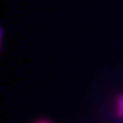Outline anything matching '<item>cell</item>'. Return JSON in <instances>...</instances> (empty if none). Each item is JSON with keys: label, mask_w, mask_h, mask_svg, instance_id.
I'll return each mask as SVG.
<instances>
[{"label": "cell", "mask_w": 123, "mask_h": 123, "mask_svg": "<svg viewBox=\"0 0 123 123\" xmlns=\"http://www.w3.org/2000/svg\"><path fill=\"white\" fill-rule=\"evenodd\" d=\"M37 123H49V122H47V121H44V120H42V121H39V122H37Z\"/></svg>", "instance_id": "7a4b0ae2"}, {"label": "cell", "mask_w": 123, "mask_h": 123, "mask_svg": "<svg viewBox=\"0 0 123 123\" xmlns=\"http://www.w3.org/2000/svg\"><path fill=\"white\" fill-rule=\"evenodd\" d=\"M116 113L120 118H123V95H119L116 100Z\"/></svg>", "instance_id": "6da1fadb"}]
</instances>
